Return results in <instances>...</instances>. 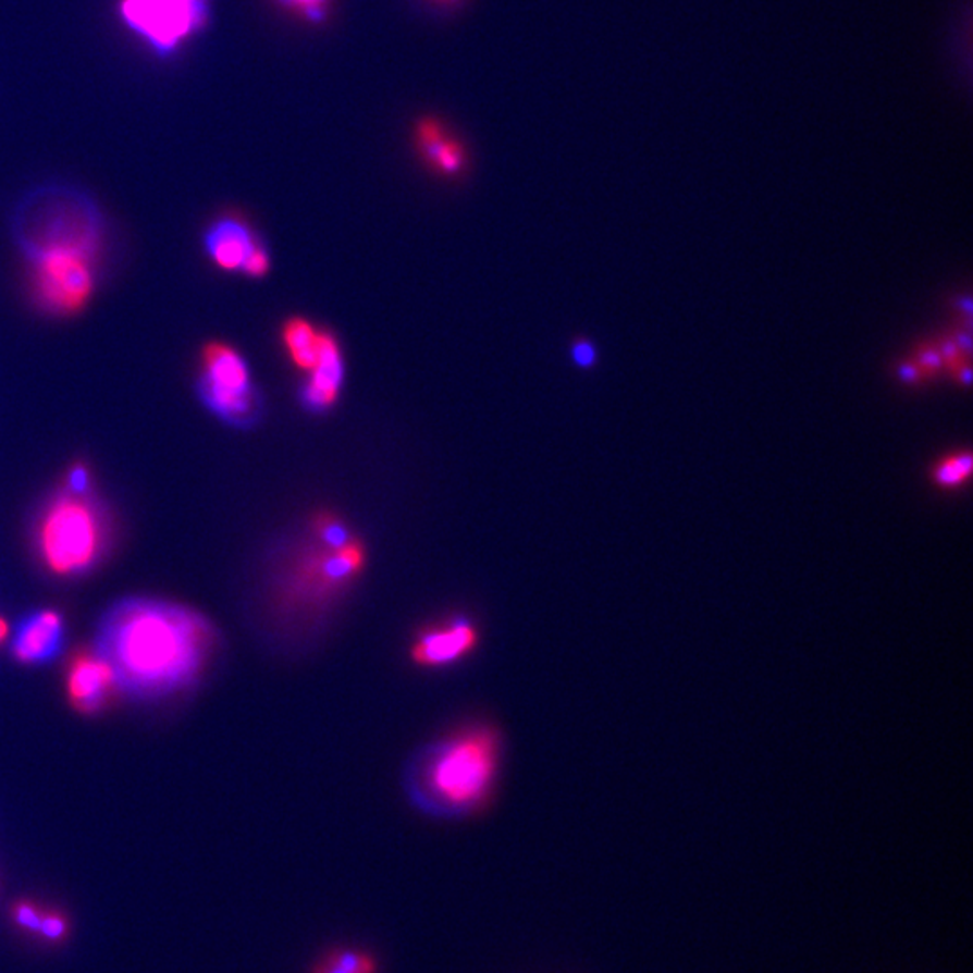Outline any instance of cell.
Instances as JSON below:
<instances>
[{"label":"cell","mask_w":973,"mask_h":973,"mask_svg":"<svg viewBox=\"0 0 973 973\" xmlns=\"http://www.w3.org/2000/svg\"><path fill=\"white\" fill-rule=\"evenodd\" d=\"M318 335L312 324L301 318H294L283 329V341L288 354L301 370H312L318 361Z\"/></svg>","instance_id":"cell-15"},{"label":"cell","mask_w":973,"mask_h":973,"mask_svg":"<svg viewBox=\"0 0 973 973\" xmlns=\"http://www.w3.org/2000/svg\"><path fill=\"white\" fill-rule=\"evenodd\" d=\"M213 648V629L188 607L152 599L115 604L98 628L96 654L115 686L137 697L184 687L199 675Z\"/></svg>","instance_id":"cell-1"},{"label":"cell","mask_w":973,"mask_h":973,"mask_svg":"<svg viewBox=\"0 0 973 973\" xmlns=\"http://www.w3.org/2000/svg\"><path fill=\"white\" fill-rule=\"evenodd\" d=\"M283 5H287V8H293V10L299 11L301 15L307 19V21H323L324 19V4L329 2V0H280Z\"/></svg>","instance_id":"cell-18"},{"label":"cell","mask_w":973,"mask_h":973,"mask_svg":"<svg viewBox=\"0 0 973 973\" xmlns=\"http://www.w3.org/2000/svg\"><path fill=\"white\" fill-rule=\"evenodd\" d=\"M103 543L100 516L79 492L54 497L38 527V546L49 570L74 576L93 566Z\"/></svg>","instance_id":"cell-5"},{"label":"cell","mask_w":973,"mask_h":973,"mask_svg":"<svg viewBox=\"0 0 973 973\" xmlns=\"http://www.w3.org/2000/svg\"><path fill=\"white\" fill-rule=\"evenodd\" d=\"M35 283L40 301L57 315H76L89 304L95 276L89 258L53 253L35 258Z\"/></svg>","instance_id":"cell-8"},{"label":"cell","mask_w":973,"mask_h":973,"mask_svg":"<svg viewBox=\"0 0 973 973\" xmlns=\"http://www.w3.org/2000/svg\"><path fill=\"white\" fill-rule=\"evenodd\" d=\"M970 472H972V455L969 451H964L939 460V464L932 469V480L945 489H956L969 480Z\"/></svg>","instance_id":"cell-16"},{"label":"cell","mask_w":973,"mask_h":973,"mask_svg":"<svg viewBox=\"0 0 973 973\" xmlns=\"http://www.w3.org/2000/svg\"><path fill=\"white\" fill-rule=\"evenodd\" d=\"M257 246L251 231L236 219L220 220L211 227L208 238H206V247H208L211 260L225 271L242 269L247 257Z\"/></svg>","instance_id":"cell-13"},{"label":"cell","mask_w":973,"mask_h":973,"mask_svg":"<svg viewBox=\"0 0 973 973\" xmlns=\"http://www.w3.org/2000/svg\"><path fill=\"white\" fill-rule=\"evenodd\" d=\"M242 271L249 276H263L269 271L268 253L263 251L262 246L253 249L251 255L247 257L246 262L242 266Z\"/></svg>","instance_id":"cell-19"},{"label":"cell","mask_w":973,"mask_h":973,"mask_svg":"<svg viewBox=\"0 0 973 973\" xmlns=\"http://www.w3.org/2000/svg\"><path fill=\"white\" fill-rule=\"evenodd\" d=\"M200 395L225 420L242 424L257 411V395L241 354L224 343H210L202 350Z\"/></svg>","instance_id":"cell-7"},{"label":"cell","mask_w":973,"mask_h":973,"mask_svg":"<svg viewBox=\"0 0 973 973\" xmlns=\"http://www.w3.org/2000/svg\"><path fill=\"white\" fill-rule=\"evenodd\" d=\"M417 141H419V147L422 148L426 159L442 173H447V175L458 173L466 162V153H464L460 143L447 139L439 121H422L419 131H417Z\"/></svg>","instance_id":"cell-14"},{"label":"cell","mask_w":973,"mask_h":973,"mask_svg":"<svg viewBox=\"0 0 973 973\" xmlns=\"http://www.w3.org/2000/svg\"><path fill=\"white\" fill-rule=\"evenodd\" d=\"M310 379L305 397L312 408H329L340 393L343 379L340 346L330 334L318 335V361L310 370Z\"/></svg>","instance_id":"cell-12"},{"label":"cell","mask_w":973,"mask_h":973,"mask_svg":"<svg viewBox=\"0 0 973 973\" xmlns=\"http://www.w3.org/2000/svg\"><path fill=\"white\" fill-rule=\"evenodd\" d=\"M114 686L112 670L96 653H79L69 665V702L79 712L98 711Z\"/></svg>","instance_id":"cell-10"},{"label":"cell","mask_w":973,"mask_h":973,"mask_svg":"<svg viewBox=\"0 0 973 973\" xmlns=\"http://www.w3.org/2000/svg\"><path fill=\"white\" fill-rule=\"evenodd\" d=\"M13 231L32 260L53 253L90 260L100 244L101 215L84 192L48 184L24 197L16 208Z\"/></svg>","instance_id":"cell-4"},{"label":"cell","mask_w":973,"mask_h":973,"mask_svg":"<svg viewBox=\"0 0 973 973\" xmlns=\"http://www.w3.org/2000/svg\"><path fill=\"white\" fill-rule=\"evenodd\" d=\"M312 973H348L345 970L337 969V966H332V964L324 963V961H320V963L316 964L315 969H312Z\"/></svg>","instance_id":"cell-21"},{"label":"cell","mask_w":973,"mask_h":973,"mask_svg":"<svg viewBox=\"0 0 973 973\" xmlns=\"http://www.w3.org/2000/svg\"><path fill=\"white\" fill-rule=\"evenodd\" d=\"M211 0H120V16L159 54H170L210 22Z\"/></svg>","instance_id":"cell-6"},{"label":"cell","mask_w":973,"mask_h":973,"mask_svg":"<svg viewBox=\"0 0 973 973\" xmlns=\"http://www.w3.org/2000/svg\"><path fill=\"white\" fill-rule=\"evenodd\" d=\"M5 637H8V626H5L4 620H2V618H0V642H2V640L5 639Z\"/></svg>","instance_id":"cell-22"},{"label":"cell","mask_w":973,"mask_h":973,"mask_svg":"<svg viewBox=\"0 0 973 973\" xmlns=\"http://www.w3.org/2000/svg\"><path fill=\"white\" fill-rule=\"evenodd\" d=\"M315 534L320 543L296 555L282 577H276L278 606L291 617L323 615L327 607L354 587L367 566V550L361 541L352 538L329 514L315 519Z\"/></svg>","instance_id":"cell-3"},{"label":"cell","mask_w":973,"mask_h":973,"mask_svg":"<svg viewBox=\"0 0 973 973\" xmlns=\"http://www.w3.org/2000/svg\"><path fill=\"white\" fill-rule=\"evenodd\" d=\"M62 639V617L51 609H42L22 620L13 639V653L24 664L46 662L60 651Z\"/></svg>","instance_id":"cell-11"},{"label":"cell","mask_w":973,"mask_h":973,"mask_svg":"<svg viewBox=\"0 0 973 973\" xmlns=\"http://www.w3.org/2000/svg\"><path fill=\"white\" fill-rule=\"evenodd\" d=\"M574 359L579 367H592L595 361V348L588 341H579L574 345Z\"/></svg>","instance_id":"cell-20"},{"label":"cell","mask_w":973,"mask_h":973,"mask_svg":"<svg viewBox=\"0 0 973 973\" xmlns=\"http://www.w3.org/2000/svg\"><path fill=\"white\" fill-rule=\"evenodd\" d=\"M478 644L480 629L477 623L467 615L453 613L417 631L409 645V658L422 669H442L466 660Z\"/></svg>","instance_id":"cell-9"},{"label":"cell","mask_w":973,"mask_h":973,"mask_svg":"<svg viewBox=\"0 0 973 973\" xmlns=\"http://www.w3.org/2000/svg\"><path fill=\"white\" fill-rule=\"evenodd\" d=\"M321 961L345 970L348 973H375V970H378V963H375V959L372 956L354 952V950H345V948H341V950L337 948V950L324 953Z\"/></svg>","instance_id":"cell-17"},{"label":"cell","mask_w":973,"mask_h":973,"mask_svg":"<svg viewBox=\"0 0 973 973\" xmlns=\"http://www.w3.org/2000/svg\"><path fill=\"white\" fill-rule=\"evenodd\" d=\"M502 755V734L494 725H461L415 755L406 779L409 799L428 815H472L496 788Z\"/></svg>","instance_id":"cell-2"}]
</instances>
